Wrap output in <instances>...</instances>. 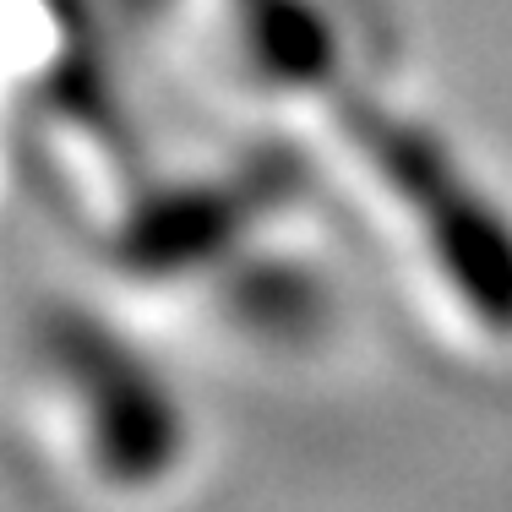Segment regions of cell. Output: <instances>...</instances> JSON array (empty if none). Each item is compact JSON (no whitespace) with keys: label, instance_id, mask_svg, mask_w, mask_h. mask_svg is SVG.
Instances as JSON below:
<instances>
[{"label":"cell","instance_id":"obj_1","mask_svg":"<svg viewBox=\"0 0 512 512\" xmlns=\"http://www.w3.org/2000/svg\"><path fill=\"white\" fill-rule=\"evenodd\" d=\"M11 409L39 474L77 512H180L213 463L180 376L82 300H44L17 327Z\"/></svg>","mask_w":512,"mask_h":512}]
</instances>
